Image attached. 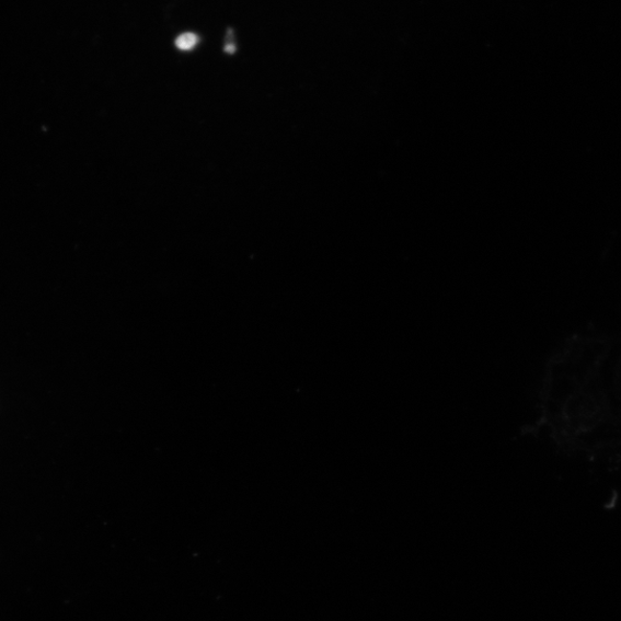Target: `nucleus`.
Wrapping results in <instances>:
<instances>
[{
  "mask_svg": "<svg viewBox=\"0 0 621 621\" xmlns=\"http://www.w3.org/2000/svg\"><path fill=\"white\" fill-rule=\"evenodd\" d=\"M198 43V36L194 33H186L179 36L175 41L176 48L181 51H189Z\"/></svg>",
  "mask_w": 621,
  "mask_h": 621,
  "instance_id": "obj_1",
  "label": "nucleus"
},
{
  "mask_svg": "<svg viewBox=\"0 0 621 621\" xmlns=\"http://www.w3.org/2000/svg\"><path fill=\"white\" fill-rule=\"evenodd\" d=\"M226 53L228 54H234L235 53V46L233 44H229L226 46Z\"/></svg>",
  "mask_w": 621,
  "mask_h": 621,
  "instance_id": "obj_2",
  "label": "nucleus"
}]
</instances>
